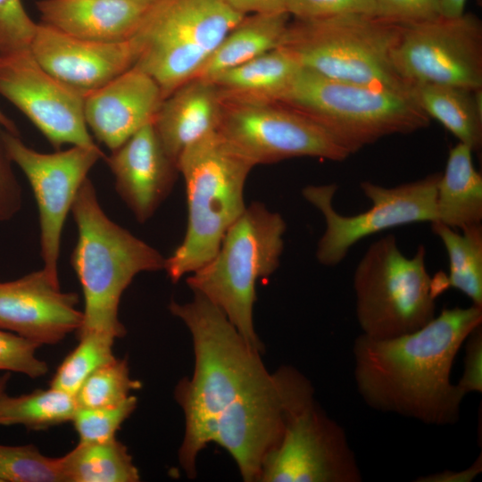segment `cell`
<instances>
[{"label":"cell","instance_id":"cell-24","mask_svg":"<svg viewBox=\"0 0 482 482\" xmlns=\"http://www.w3.org/2000/svg\"><path fill=\"white\" fill-rule=\"evenodd\" d=\"M410 95L429 117L438 120L459 142L473 152L482 145L481 90L461 87L415 83Z\"/></svg>","mask_w":482,"mask_h":482},{"label":"cell","instance_id":"cell-43","mask_svg":"<svg viewBox=\"0 0 482 482\" xmlns=\"http://www.w3.org/2000/svg\"><path fill=\"white\" fill-rule=\"evenodd\" d=\"M0 126L10 133L18 135L15 124L0 110Z\"/></svg>","mask_w":482,"mask_h":482},{"label":"cell","instance_id":"cell-9","mask_svg":"<svg viewBox=\"0 0 482 482\" xmlns=\"http://www.w3.org/2000/svg\"><path fill=\"white\" fill-rule=\"evenodd\" d=\"M245 15L224 0H155L135 33V67L151 76L165 98L193 79Z\"/></svg>","mask_w":482,"mask_h":482},{"label":"cell","instance_id":"cell-6","mask_svg":"<svg viewBox=\"0 0 482 482\" xmlns=\"http://www.w3.org/2000/svg\"><path fill=\"white\" fill-rule=\"evenodd\" d=\"M400 29L401 24L368 14L294 19L278 46L301 67L324 77L410 95L411 85L391 57Z\"/></svg>","mask_w":482,"mask_h":482},{"label":"cell","instance_id":"cell-20","mask_svg":"<svg viewBox=\"0 0 482 482\" xmlns=\"http://www.w3.org/2000/svg\"><path fill=\"white\" fill-rule=\"evenodd\" d=\"M162 100L156 81L133 66L85 96L84 117L96 138L114 151L154 120Z\"/></svg>","mask_w":482,"mask_h":482},{"label":"cell","instance_id":"cell-3","mask_svg":"<svg viewBox=\"0 0 482 482\" xmlns=\"http://www.w3.org/2000/svg\"><path fill=\"white\" fill-rule=\"evenodd\" d=\"M71 212L79 232L71 264L84 298L78 333L121 337L126 334L119 319L123 292L137 274L164 270L166 258L105 214L89 179L79 189Z\"/></svg>","mask_w":482,"mask_h":482},{"label":"cell","instance_id":"cell-40","mask_svg":"<svg viewBox=\"0 0 482 482\" xmlns=\"http://www.w3.org/2000/svg\"><path fill=\"white\" fill-rule=\"evenodd\" d=\"M229 6L243 14H271L287 12V0H224Z\"/></svg>","mask_w":482,"mask_h":482},{"label":"cell","instance_id":"cell-36","mask_svg":"<svg viewBox=\"0 0 482 482\" xmlns=\"http://www.w3.org/2000/svg\"><path fill=\"white\" fill-rule=\"evenodd\" d=\"M287 12L297 20H319L338 15L374 14V0H287Z\"/></svg>","mask_w":482,"mask_h":482},{"label":"cell","instance_id":"cell-45","mask_svg":"<svg viewBox=\"0 0 482 482\" xmlns=\"http://www.w3.org/2000/svg\"><path fill=\"white\" fill-rule=\"evenodd\" d=\"M137 1L145 4H151L155 0H137Z\"/></svg>","mask_w":482,"mask_h":482},{"label":"cell","instance_id":"cell-16","mask_svg":"<svg viewBox=\"0 0 482 482\" xmlns=\"http://www.w3.org/2000/svg\"><path fill=\"white\" fill-rule=\"evenodd\" d=\"M0 95L56 150L65 144L96 145L84 117L85 96L47 72L29 48L0 53Z\"/></svg>","mask_w":482,"mask_h":482},{"label":"cell","instance_id":"cell-21","mask_svg":"<svg viewBox=\"0 0 482 482\" xmlns=\"http://www.w3.org/2000/svg\"><path fill=\"white\" fill-rule=\"evenodd\" d=\"M223 105L214 82L193 78L163 98L153 124L168 155L177 162L189 145L218 129Z\"/></svg>","mask_w":482,"mask_h":482},{"label":"cell","instance_id":"cell-31","mask_svg":"<svg viewBox=\"0 0 482 482\" xmlns=\"http://www.w3.org/2000/svg\"><path fill=\"white\" fill-rule=\"evenodd\" d=\"M141 383L133 379L126 359L114 358L96 370L74 395L79 408L114 406L123 403Z\"/></svg>","mask_w":482,"mask_h":482},{"label":"cell","instance_id":"cell-8","mask_svg":"<svg viewBox=\"0 0 482 482\" xmlns=\"http://www.w3.org/2000/svg\"><path fill=\"white\" fill-rule=\"evenodd\" d=\"M426 249L405 256L396 237L370 245L353 273L355 314L362 334L391 338L411 333L436 316V295L426 268Z\"/></svg>","mask_w":482,"mask_h":482},{"label":"cell","instance_id":"cell-29","mask_svg":"<svg viewBox=\"0 0 482 482\" xmlns=\"http://www.w3.org/2000/svg\"><path fill=\"white\" fill-rule=\"evenodd\" d=\"M78 406L74 395L50 386L29 394L0 397V426L45 429L71 421Z\"/></svg>","mask_w":482,"mask_h":482},{"label":"cell","instance_id":"cell-41","mask_svg":"<svg viewBox=\"0 0 482 482\" xmlns=\"http://www.w3.org/2000/svg\"><path fill=\"white\" fill-rule=\"evenodd\" d=\"M482 470L481 455L468 469L461 471L445 470L436 474L429 475L426 478H420L417 481L420 482H470L476 478Z\"/></svg>","mask_w":482,"mask_h":482},{"label":"cell","instance_id":"cell-28","mask_svg":"<svg viewBox=\"0 0 482 482\" xmlns=\"http://www.w3.org/2000/svg\"><path fill=\"white\" fill-rule=\"evenodd\" d=\"M431 225L449 260L446 287L460 290L473 305L482 307V225L467 228L461 233L438 221Z\"/></svg>","mask_w":482,"mask_h":482},{"label":"cell","instance_id":"cell-39","mask_svg":"<svg viewBox=\"0 0 482 482\" xmlns=\"http://www.w3.org/2000/svg\"><path fill=\"white\" fill-rule=\"evenodd\" d=\"M0 131V222L12 220L21 210V188L11 169Z\"/></svg>","mask_w":482,"mask_h":482},{"label":"cell","instance_id":"cell-44","mask_svg":"<svg viewBox=\"0 0 482 482\" xmlns=\"http://www.w3.org/2000/svg\"><path fill=\"white\" fill-rule=\"evenodd\" d=\"M10 378V372H4L3 374H0V397L6 393V388Z\"/></svg>","mask_w":482,"mask_h":482},{"label":"cell","instance_id":"cell-7","mask_svg":"<svg viewBox=\"0 0 482 482\" xmlns=\"http://www.w3.org/2000/svg\"><path fill=\"white\" fill-rule=\"evenodd\" d=\"M277 102L319 122L351 154L430 121L410 95L332 79L303 67Z\"/></svg>","mask_w":482,"mask_h":482},{"label":"cell","instance_id":"cell-12","mask_svg":"<svg viewBox=\"0 0 482 482\" xmlns=\"http://www.w3.org/2000/svg\"><path fill=\"white\" fill-rule=\"evenodd\" d=\"M217 131L254 166L295 157L342 162L351 155L319 122L277 101L223 98Z\"/></svg>","mask_w":482,"mask_h":482},{"label":"cell","instance_id":"cell-34","mask_svg":"<svg viewBox=\"0 0 482 482\" xmlns=\"http://www.w3.org/2000/svg\"><path fill=\"white\" fill-rule=\"evenodd\" d=\"M37 344L16 333L0 328V371L16 372L37 378L49 369L46 362L38 359Z\"/></svg>","mask_w":482,"mask_h":482},{"label":"cell","instance_id":"cell-5","mask_svg":"<svg viewBox=\"0 0 482 482\" xmlns=\"http://www.w3.org/2000/svg\"><path fill=\"white\" fill-rule=\"evenodd\" d=\"M286 230L281 214L253 202L229 228L215 255L187 278L193 292L218 306L259 353L263 345L253 319L255 285L278 268Z\"/></svg>","mask_w":482,"mask_h":482},{"label":"cell","instance_id":"cell-33","mask_svg":"<svg viewBox=\"0 0 482 482\" xmlns=\"http://www.w3.org/2000/svg\"><path fill=\"white\" fill-rule=\"evenodd\" d=\"M137 403V397L130 395L114 406L78 407L71 421L79 442H103L116 437L117 430L135 411Z\"/></svg>","mask_w":482,"mask_h":482},{"label":"cell","instance_id":"cell-22","mask_svg":"<svg viewBox=\"0 0 482 482\" xmlns=\"http://www.w3.org/2000/svg\"><path fill=\"white\" fill-rule=\"evenodd\" d=\"M150 4L137 0H39L42 23L81 39L131 38Z\"/></svg>","mask_w":482,"mask_h":482},{"label":"cell","instance_id":"cell-2","mask_svg":"<svg viewBox=\"0 0 482 482\" xmlns=\"http://www.w3.org/2000/svg\"><path fill=\"white\" fill-rule=\"evenodd\" d=\"M186 303L171 301L170 313L188 328L195 353L191 378H182L175 399L185 417L179 461L187 477L196 475V458L211 443L220 414L237 399L261 384L270 372L224 312L204 295L194 293Z\"/></svg>","mask_w":482,"mask_h":482},{"label":"cell","instance_id":"cell-17","mask_svg":"<svg viewBox=\"0 0 482 482\" xmlns=\"http://www.w3.org/2000/svg\"><path fill=\"white\" fill-rule=\"evenodd\" d=\"M29 50L47 72L86 96L133 67L141 42L136 35L117 42L81 39L41 22Z\"/></svg>","mask_w":482,"mask_h":482},{"label":"cell","instance_id":"cell-15","mask_svg":"<svg viewBox=\"0 0 482 482\" xmlns=\"http://www.w3.org/2000/svg\"><path fill=\"white\" fill-rule=\"evenodd\" d=\"M357 460L345 433L315 399L289 420L265 459L260 482H360Z\"/></svg>","mask_w":482,"mask_h":482},{"label":"cell","instance_id":"cell-13","mask_svg":"<svg viewBox=\"0 0 482 482\" xmlns=\"http://www.w3.org/2000/svg\"><path fill=\"white\" fill-rule=\"evenodd\" d=\"M393 65L411 86L434 83L482 89V23L464 12L401 24Z\"/></svg>","mask_w":482,"mask_h":482},{"label":"cell","instance_id":"cell-11","mask_svg":"<svg viewBox=\"0 0 482 482\" xmlns=\"http://www.w3.org/2000/svg\"><path fill=\"white\" fill-rule=\"evenodd\" d=\"M440 176L441 172H436L393 187L362 181L361 190L371 206L351 216L340 214L333 206L337 184L306 186L302 190L303 196L325 220V230L315 253L318 262L324 266H336L362 238L406 224L436 221V188Z\"/></svg>","mask_w":482,"mask_h":482},{"label":"cell","instance_id":"cell-27","mask_svg":"<svg viewBox=\"0 0 482 482\" xmlns=\"http://www.w3.org/2000/svg\"><path fill=\"white\" fill-rule=\"evenodd\" d=\"M64 482H137V468L126 445L116 437L79 442L61 457Z\"/></svg>","mask_w":482,"mask_h":482},{"label":"cell","instance_id":"cell-23","mask_svg":"<svg viewBox=\"0 0 482 482\" xmlns=\"http://www.w3.org/2000/svg\"><path fill=\"white\" fill-rule=\"evenodd\" d=\"M472 153L461 142L452 147L436 188V221L460 231L482 222V176Z\"/></svg>","mask_w":482,"mask_h":482},{"label":"cell","instance_id":"cell-14","mask_svg":"<svg viewBox=\"0 0 482 482\" xmlns=\"http://www.w3.org/2000/svg\"><path fill=\"white\" fill-rule=\"evenodd\" d=\"M1 138L9 159L28 179L37 201L43 269L59 279L57 263L66 217L88 172L104 154L96 145L44 154L6 130L1 131Z\"/></svg>","mask_w":482,"mask_h":482},{"label":"cell","instance_id":"cell-25","mask_svg":"<svg viewBox=\"0 0 482 482\" xmlns=\"http://www.w3.org/2000/svg\"><path fill=\"white\" fill-rule=\"evenodd\" d=\"M289 21L287 12L245 15L194 78L212 79L223 71L278 47Z\"/></svg>","mask_w":482,"mask_h":482},{"label":"cell","instance_id":"cell-1","mask_svg":"<svg viewBox=\"0 0 482 482\" xmlns=\"http://www.w3.org/2000/svg\"><path fill=\"white\" fill-rule=\"evenodd\" d=\"M482 324V307L445 308L422 328L353 343V377L372 409L446 426L459 420L464 395L451 381L454 358L470 333Z\"/></svg>","mask_w":482,"mask_h":482},{"label":"cell","instance_id":"cell-42","mask_svg":"<svg viewBox=\"0 0 482 482\" xmlns=\"http://www.w3.org/2000/svg\"><path fill=\"white\" fill-rule=\"evenodd\" d=\"M467 0H440L441 15L458 17L465 12Z\"/></svg>","mask_w":482,"mask_h":482},{"label":"cell","instance_id":"cell-18","mask_svg":"<svg viewBox=\"0 0 482 482\" xmlns=\"http://www.w3.org/2000/svg\"><path fill=\"white\" fill-rule=\"evenodd\" d=\"M78 303V294L62 291L59 279L44 269L0 281V328L40 346L55 345L80 328Z\"/></svg>","mask_w":482,"mask_h":482},{"label":"cell","instance_id":"cell-4","mask_svg":"<svg viewBox=\"0 0 482 482\" xmlns=\"http://www.w3.org/2000/svg\"><path fill=\"white\" fill-rule=\"evenodd\" d=\"M177 166L185 180L187 225L182 242L166 258L164 270L173 283L215 255L246 208L244 188L254 167L217 130L187 147Z\"/></svg>","mask_w":482,"mask_h":482},{"label":"cell","instance_id":"cell-19","mask_svg":"<svg viewBox=\"0 0 482 482\" xmlns=\"http://www.w3.org/2000/svg\"><path fill=\"white\" fill-rule=\"evenodd\" d=\"M115 188L138 222H145L172 190L179 172L147 123L106 158Z\"/></svg>","mask_w":482,"mask_h":482},{"label":"cell","instance_id":"cell-32","mask_svg":"<svg viewBox=\"0 0 482 482\" xmlns=\"http://www.w3.org/2000/svg\"><path fill=\"white\" fill-rule=\"evenodd\" d=\"M0 482H64L61 457L44 455L33 445H0Z\"/></svg>","mask_w":482,"mask_h":482},{"label":"cell","instance_id":"cell-26","mask_svg":"<svg viewBox=\"0 0 482 482\" xmlns=\"http://www.w3.org/2000/svg\"><path fill=\"white\" fill-rule=\"evenodd\" d=\"M300 68L288 52L278 46L209 80L223 98L277 101Z\"/></svg>","mask_w":482,"mask_h":482},{"label":"cell","instance_id":"cell-35","mask_svg":"<svg viewBox=\"0 0 482 482\" xmlns=\"http://www.w3.org/2000/svg\"><path fill=\"white\" fill-rule=\"evenodd\" d=\"M36 27L21 0H0V53L29 48Z\"/></svg>","mask_w":482,"mask_h":482},{"label":"cell","instance_id":"cell-37","mask_svg":"<svg viewBox=\"0 0 482 482\" xmlns=\"http://www.w3.org/2000/svg\"><path fill=\"white\" fill-rule=\"evenodd\" d=\"M440 15V0H374L373 16L398 24L426 21Z\"/></svg>","mask_w":482,"mask_h":482},{"label":"cell","instance_id":"cell-30","mask_svg":"<svg viewBox=\"0 0 482 482\" xmlns=\"http://www.w3.org/2000/svg\"><path fill=\"white\" fill-rule=\"evenodd\" d=\"M79 337V344L59 365L50 383V386L72 395L96 370L115 358L113 337L90 332Z\"/></svg>","mask_w":482,"mask_h":482},{"label":"cell","instance_id":"cell-38","mask_svg":"<svg viewBox=\"0 0 482 482\" xmlns=\"http://www.w3.org/2000/svg\"><path fill=\"white\" fill-rule=\"evenodd\" d=\"M462 376L456 384L466 395L482 392V328L476 327L467 337Z\"/></svg>","mask_w":482,"mask_h":482},{"label":"cell","instance_id":"cell-10","mask_svg":"<svg viewBox=\"0 0 482 482\" xmlns=\"http://www.w3.org/2000/svg\"><path fill=\"white\" fill-rule=\"evenodd\" d=\"M313 399L311 382L294 367L281 366L220 414L211 442L230 453L244 481H258L291 417Z\"/></svg>","mask_w":482,"mask_h":482}]
</instances>
